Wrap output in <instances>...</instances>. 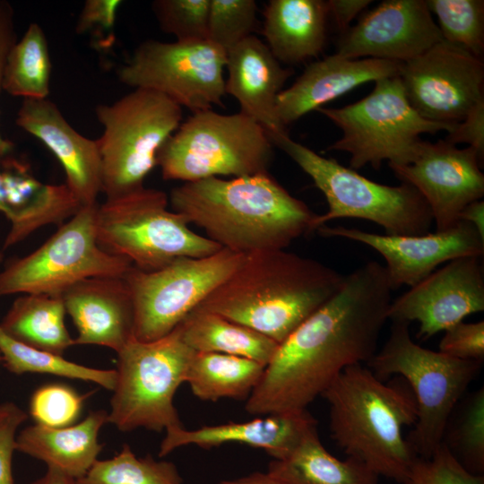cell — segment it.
Segmentation results:
<instances>
[{
	"label": "cell",
	"mask_w": 484,
	"mask_h": 484,
	"mask_svg": "<svg viewBox=\"0 0 484 484\" xmlns=\"http://www.w3.org/2000/svg\"><path fill=\"white\" fill-rule=\"evenodd\" d=\"M16 124L56 157L65 173V185L82 205L98 203L101 164L97 139L79 134L48 99H23Z\"/></svg>",
	"instance_id": "ffe728a7"
},
{
	"label": "cell",
	"mask_w": 484,
	"mask_h": 484,
	"mask_svg": "<svg viewBox=\"0 0 484 484\" xmlns=\"http://www.w3.org/2000/svg\"><path fill=\"white\" fill-rule=\"evenodd\" d=\"M457 145L466 143L473 148L483 162L484 158V99L475 105L466 117L444 139Z\"/></svg>",
	"instance_id": "7bdbcfd3"
},
{
	"label": "cell",
	"mask_w": 484,
	"mask_h": 484,
	"mask_svg": "<svg viewBox=\"0 0 484 484\" xmlns=\"http://www.w3.org/2000/svg\"><path fill=\"white\" fill-rule=\"evenodd\" d=\"M17 41L13 8L5 1H0V90L7 56ZM13 144L4 139L0 133V168L11 157Z\"/></svg>",
	"instance_id": "f6af8a7d"
},
{
	"label": "cell",
	"mask_w": 484,
	"mask_h": 484,
	"mask_svg": "<svg viewBox=\"0 0 484 484\" xmlns=\"http://www.w3.org/2000/svg\"><path fill=\"white\" fill-rule=\"evenodd\" d=\"M15 406L13 402H4L0 404V420L5 417Z\"/></svg>",
	"instance_id": "f907efd6"
},
{
	"label": "cell",
	"mask_w": 484,
	"mask_h": 484,
	"mask_svg": "<svg viewBox=\"0 0 484 484\" xmlns=\"http://www.w3.org/2000/svg\"><path fill=\"white\" fill-rule=\"evenodd\" d=\"M29 484H74V480L57 470L48 468L42 477Z\"/></svg>",
	"instance_id": "681fc988"
},
{
	"label": "cell",
	"mask_w": 484,
	"mask_h": 484,
	"mask_svg": "<svg viewBox=\"0 0 484 484\" xmlns=\"http://www.w3.org/2000/svg\"><path fill=\"white\" fill-rule=\"evenodd\" d=\"M317 231L323 237L350 239L377 251L385 261L384 266L393 290L416 285L443 263L466 256L480 257L484 253V238L463 220L444 231L411 236L381 235L326 225Z\"/></svg>",
	"instance_id": "ac0fdd59"
},
{
	"label": "cell",
	"mask_w": 484,
	"mask_h": 484,
	"mask_svg": "<svg viewBox=\"0 0 484 484\" xmlns=\"http://www.w3.org/2000/svg\"><path fill=\"white\" fill-rule=\"evenodd\" d=\"M400 484H484V478L468 471L442 441L428 458L416 459Z\"/></svg>",
	"instance_id": "ab89813d"
},
{
	"label": "cell",
	"mask_w": 484,
	"mask_h": 484,
	"mask_svg": "<svg viewBox=\"0 0 484 484\" xmlns=\"http://www.w3.org/2000/svg\"><path fill=\"white\" fill-rule=\"evenodd\" d=\"M0 355L4 367L15 375L49 374L92 382L110 391L116 385V369L94 368L69 361L63 356L23 344L6 334L1 327Z\"/></svg>",
	"instance_id": "d6a6232c"
},
{
	"label": "cell",
	"mask_w": 484,
	"mask_h": 484,
	"mask_svg": "<svg viewBox=\"0 0 484 484\" xmlns=\"http://www.w3.org/2000/svg\"><path fill=\"white\" fill-rule=\"evenodd\" d=\"M51 68L45 33L38 23H30L7 56L2 90L23 99H48Z\"/></svg>",
	"instance_id": "1f68e13d"
},
{
	"label": "cell",
	"mask_w": 484,
	"mask_h": 484,
	"mask_svg": "<svg viewBox=\"0 0 484 484\" xmlns=\"http://www.w3.org/2000/svg\"><path fill=\"white\" fill-rule=\"evenodd\" d=\"M402 63L375 59H350L337 53L311 63L276 99V116L287 126L322 108L359 85L399 74Z\"/></svg>",
	"instance_id": "7402d4cb"
},
{
	"label": "cell",
	"mask_w": 484,
	"mask_h": 484,
	"mask_svg": "<svg viewBox=\"0 0 484 484\" xmlns=\"http://www.w3.org/2000/svg\"><path fill=\"white\" fill-rule=\"evenodd\" d=\"M0 260H1V258H0ZM1 365H3V363H2V357L0 355V367H1Z\"/></svg>",
	"instance_id": "816d5d0a"
},
{
	"label": "cell",
	"mask_w": 484,
	"mask_h": 484,
	"mask_svg": "<svg viewBox=\"0 0 484 484\" xmlns=\"http://www.w3.org/2000/svg\"><path fill=\"white\" fill-rule=\"evenodd\" d=\"M82 204L65 184H45L29 168L10 157L0 168V212L11 227L4 242L6 249L41 227L62 225Z\"/></svg>",
	"instance_id": "603a6c76"
},
{
	"label": "cell",
	"mask_w": 484,
	"mask_h": 484,
	"mask_svg": "<svg viewBox=\"0 0 484 484\" xmlns=\"http://www.w3.org/2000/svg\"><path fill=\"white\" fill-rule=\"evenodd\" d=\"M445 41L483 59L484 1L427 0Z\"/></svg>",
	"instance_id": "e575fe53"
},
{
	"label": "cell",
	"mask_w": 484,
	"mask_h": 484,
	"mask_svg": "<svg viewBox=\"0 0 484 484\" xmlns=\"http://www.w3.org/2000/svg\"><path fill=\"white\" fill-rule=\"evenodd\" d=\"M273 146L290 156L324 194L328 211L316 215L314 230L341 218H356L380 225L387 235H421L433 223L430 208L411 185L387 186L323 157L295 142L288 134L270 138Z\"/></svg>",
	"instance_id": "5b68a950"
},
{
	"label": "cell",
	"mask_w": 484,
	"mask_h": 484,
	"mask_svg": "<svg viewBox=\"0 0 484 484\" xmlns=\"http://www.w3.org/2000/svg\"><path fill=\"white\" fill-rule=\"evenodd\" d=\"M176 465L151 455L137 457L128 445L107 460H97L74 484H182Z\"/></svg>",
	"instance_id": "836d02e7"
},
{
	"label": "cell",
	"mask_w": 484,
	"mask_h": 484,
	"mask_svg": "<svg viewBox=\"0 0 484 484\" xmlns=\"http://www.w3.org/2000/svg\"><path fill=\"white\" fill-rule=\"evenodd\" d=\"M169 203L208 238L242 255L285 249L314 231L317 215L268 172L185 182L172 189Z\"/></svg>",
	"instance_id": "7a4b0ae2"
},
{
	"label": "cell",
	"mask_w": 484,
	"mask_h": 484,
	"mask_svg": "<svg viewBox=\"0 0 484 484\" xmlns=\"http://www.w3.org/2000/svg\"><path fill=\"white\" fill-rule=\"evenodd\" d=\"M161 190L143 186L98 204V245L128 259L145 272L160 269L182 257H203L222 247L193 231L186 219L168 209Z\"/></svg>",
	"instance_id": "52a82bcc"
},
{
	"label": "cell",
	"mask_w": 484,
	"mask_h": 484,
	"mask_svg": "<svg viewBox=\"0 0 484 484\" xmlns=\"http://www.w3.org/2000/svg\"><path fill=\"white\" fill-rule=\"evenodd\" d=\"M393 289L370 261L344 276L340 290L282 342L246 400L252 415L306 410L348 367L368 363L388 320Z\"/></svg>",
	"instance_id": "6da1fadb"
},
{
	"label": "cell",
	"mask_w": 484,
	"mask_h": 484,
	"mask_svg": "<svg viewBox=\"0 0 484 484\" xmlns=\"http://www.w3.org/2000/svg\"><path fill=\"white\" fill-rule=\"evenodd\" d=\"M344 276L285 249L254 252L198 307L280 344L340 290Z\"/></svg>",
	"instance_id": "3957f363"
},
{
	"label": "cell",
	"mask_w": 484,
	"mask_h": 484,
	"mask_svg": "<svg viewBox=\"0 0 484 484\" xmlns=\"http://www.w3.org/2000/svg\"><path fill=\"white\" fill-rule=\"evenodd\" d=\"M122 3L120 0H87L78 17L76 33H92L99 38L107 34L114 40L112 33ZM104 40L105 45L108 44L105 36Z\"/></svg>",
	"instance_id": "b9f144b4"
},
{
	"label": "cell",
	"mask_w": 484,
	"mask_h": 484,
	"mask_svg": "<svg viewBox=\"0 0 484 484\" xmlns=\"http://www.w3.org/2000/svg\"><path fill=\"white\" fill-rule=\"evenodd\" d=\"M218 484H286V483L272 476L268 472H265V473L255 472L242 478L230 480H224Z\"/></svg>",
	"instance_id": "c3c4849f"
},
{
	"label": "cell",
	"mask_w": 484,
	"mask_h": 484,
	"mask_svg": "<svg viewBox=\"0 0 484 484\" xmlns=\"http://www.w3.org/2000/svg\"><path fill=\"white\" fill-rule=\"evenodd\" d=\"M409 324L393 322L388 339L367 365L381 380L397 375L410 386L417 420L407 440L418 457L428 458L442 443L449 419L482 362L419 346L412 340Z\"/></svg>",
	"instance_id": "8992f818"
},
{
	"label": "cell",
	"mask_w": 484,
	"mask_h": 484,
	"mask_svg": "<svg viewBox=\"0 0 484 484\" xmlns=\"http://www.w3.org/2000/svg\"><path fill=\"white\" fill-rule=\"evenodd\" d=\"M91 393L79 394L64 384L45 385L31 395L30 413L38 425L48 428L70 426L79 418L83 402Z\"/></svg>",
	"instance_id": "f35d334b"
},
{
	"label": "cell",
	"mask_w": 484,
	"mask_h": 484,
	"mask_svg": "<svg viewBox=\"0 0 484 484\" xmlns=\"http://www.w3.org/2000/svg\"><path fill=\"white\" fill-rule=\"evenodd\" d=\"M1 255H1V252H0V258H1Z\"/></svg>",
	"instance_id": "f5cc1de1"
},
{
	"label": "cell",
	"mask_w": 484,
	"mask_h": 484,
	"mask_svg": "<svg viewBox=\"0 0 484 484\" xmlns=\"http://www.w3.org/2000/svg\"><path fill=\"white\" fill-rule=\"evenodd\" d=\"M459 220L472 225L480 236L484 238V202L476 200L466 205L459 215Z\"/></svg>",
	"instance_id": "7dc6e473"
},
{
	"label": "cell",
	"mask_w": 484,
	"mask_h": 484,
	"mask_svg": "<svg viewBox=\"0 0 484 484\" xmlns=\"http://www.w3.org/2000/svg\"><path fill=\"white\" fill-rule=\"evenodd\" d=\"M446 432V431H445ZM443 442L471 472L484 470V388L471 393L462 402Z\"/></svg>",
	"instance_id": "d590c367"
},
{
	"label": "cell",
	"mask_w": 484,
	"mask_h": 484,
	"mask_svg": "<svg viewBox=\"0 0 484 484\" xmlns=\"http://www.w3.org/2000/svg\"><path fill=\"white\" fill-rule=\"evenodd\" d=\"M478 152L441 139L423 141L416 159L407 165L389 164L394 175L414 186L427 201L436 231L455 226L463 208L484 194V175Z\"/></svg>",
	"instance_id": "2e32d148"
},
{
	"label": "cell",
	"mask_w": 484,
	"mask_h": 484,
	"mask_svg": "<svg viewBox=\"0 0 484 484\" xmlns=\"http://www.w3.org/2000/svg\"><path fill=\"white\" fill-rule=\"evenodd\" d=\"M441 40L426 0H385L341 35L336 53L405 63Z\"/></svg>",
	"instance_id": "d6986e66"
},
{
	"label": "cell",
	"mask_w": 484,
	"mask_h": 484,
	"mask_svg": "<svg viewBox=\"0 0 484 484\" xmlns=\"http://www.w3.org/2000/svg\"><path fill=\"white\" fill-rule=\"evenodd\" d=\"M211 0H156L151 7L160 30L177 41L208 40Z\"/></svg>",
	"instance_id": "74e56055"
},
{
	"label": "cell",
	"mask_w": 484,
	"mask_h": 484,
	"mask_svg": "<svg viewBox=\"0 0 484 484\" xmlns=\"http://www.w3.org/2000/svg\"><path fill=\"white\" fill-rule=\"evenodd\" d=\"M371 0H329L326 1L328 15H331L341 35L350 28L351 22L362 13Z\"/></svg>",
	"instance_id": "bcb514c9"
},
{
	"label": "cell",
	"mask_w": 484,
	"mask_h": 484,
	"mask_svg": "<svg viewBox=\"0 0 484 484\" xmlns=\"http://www.w3.org/2000/svg\"><path fill=\"white\" fill-rule=\"evenodd\" d=\"M61 298L78 332L75 345H99L117 352L134 338V305L124 276L84 279Z\"/></svg>",
	"instance_id": "44dd1931"
},
{
	"label": "cell",
	"mask_w": 484,
	"mask_h": 484,
	"mask_svg": "<svg viewBox=\"0 0 484 484\" xmlns=\"http://www.w3.org/2000/svg\"><path fill=\"white\" fill-rule=\"evenodd\" d=\"M65 313L61 296L23 294L13 302L0 327L23 344L63 356L74 345L65 324Z\"/></svg>",
	"instance_id": "f546056e"
},
{
	"label": "cell",
	"mask_w": 484,
	"mask_h": 484,
	"mask_svg": "<svg viewBox=\"0 0 484 484\" xmlns=\"http://www.w3.org/2000/svg\"><path fill=\"white\" fill-rule=\"evenodd\" d=\"M264 367L253 359L239 356L194 351L185 382L194 395L203 401L247 400L258 385Z\"/></svg>",
	"instance_id": "4dcf8cb0"
},
{
	"label": "cell",
	"mask_w": 484,
	"mask_h": 484,
	"mask_svg": "<svg viewBox=\"0 0 484 484\" xmlns=\"http://www.w3.org/2000/svg\"><path fill=\"white\" fill-rule=\"evenodd\" d=\"M439 342L441 353L462 360L482 362L484 359V322L463 321L444 331Z\"/></svg>",
	"instance_id": "60d3db41"
},
{
	"label": "cell",
	"mask_w": 484,
	"mask_h": 484,
	"mask_svg": "<svg viewBox=\"0 0 484 484\" xmlns=\"http://www.w3.org/2000/svg\"><path fill=\"white\" fill-rule=\"evenodd\" d=\"M98 203L76 214L30 254L13 260L0 272V296H61L73 284L96 276H124L133 266L122 256L104 251L97 242Z\"/></svg>",
	"instance_id": "7c38bea8"
},
{
	"label": "cell",
	"mask_w": 484,
	"mask_h": 484,
	"mask_svg": "<svg viewBox=\"0 0 484 484\" xmlns=\"http://www.w3.org/2000/svg\"><path fill=\"white\" fill-rule=\"evenodd\" d=\"M95 112L103 127L97 139L101 193L110 199L142 188L160 148L179 127L182 108L159 92L134 89Z\"/></svg>",
	"instance_id": "9c48e42d"
},
{
	"label": "cell",
	"mask_w": 484,
	"mask_h": 484,
	"mask_svg": "<svg viewBox=\"0 0 484 484\" xmlns=\"http://www.w3.org/2000/svg\"><path fill=\"white\" fill-rule=\"evenodd\" d=\"M316 111L342 132L326 151L348 152L354 170L367 164L379 169L384 160L388 165L410 164L420 150V134L454 128L423 118L408 101L398 75L376 80L373 91L357 102Z\"/></svg>",
	"instance_id": "30bf717a"
},
{
	"label": "cell",
	"mask_w": 484,
	"mask_h": 484,
	"mask_svg": "<svg viewBox=\"0 0 484 484\" xmlns=\"http://www.w3.org/2000/svg\"><path fill=\"white\" fill-rule=\"evenodd\" d=\"M26 419V413L15 404L0 420V484H13L12 460L16 450L17 430Z\"/></svg>",
	"instance_id": "ee69618b"
},
{
	"label": "cell",
	"mask_w": 484,
	"mask_h": 484,
	"mask_svg": "<svg viewBox=\"0 0 484 484\" xmlns=\"http://www.w3.org/2000/svg\"><path fill=\"white\" fill-rule=\"evenodd\" d=\"M272 154V143L255 120L205 109L180 124L160 148L157 166L167 180L240 177L268 172Z\"/></svg>",
	"instance_id": "ba28073f"
},
{
	"label": "cell",
	"mask_w": 484,
	"mask_h": 484,
	"mask_svg": "<svg viewBox=\"0 0 484 484\" xmlns=\"http://www.w3.org/2000/svg\"><path fill=\"white\" fill-rule=\"evenodd\" d=\"M225 92L240 112L258 123L269 138L288 134L276 116V99L293 71L281 66L262 40L252 35L227 53Z\"/></svg>",
	"instance_id": "cb8c5ba5"
},
{
	"label": "cell",
	"mask_w": 484,
	"mask_h": 484,
	"mask_svg": "<svg viewBox=\"0 0 484 484\" xmlns=\"http://www.w3.org/2000/svg\"><path fill=\"white\" fill-rule=\"evenodd\" d=\"M332 438L347 457L402 483L418 458L404 438L417 420L415 397L402 378L384 383L364 364L346 367L321 395Z\"/></svg>",
	"instance_id": "277c9868"
},
{
	"label": "cell",
	"mask_w": 484,
	"mask_h": 484,
	"mask_svg": "<svg viewBox=\"0 0 484 484\" xmlns=\"http://www.w3.org/2000/svg\"><path fill=\"white\" fill-rule=\"evenodd\" d=\"M226 248L203 257H182L154 271L134 265L124 275L134 314V337L141 341L172 332L242 263Z\"/></svg>",
	"instance_id": "4fadbf2b"
},
{
	"label": "cell",
	"mask_w": 484,
	"mask_h": 484,
	"mask_svg": "<svg viewBox=\"0 0 484 484\" xmlns=\"http://www.w3.org/2000/svg\"><path fill=\"white\" fill-rule=\"evenodd\" d=\"M406 98L425 119L454 126L484 99V63L465 49L437 42L402 64Z\"/></svg>",
	"instance_id": "9a60e30c"
},
{
	"label": "cell",
	"mask_w": 484,
	"mask_h": 484,
	"mask_svg": "<svg viewBox=\"0 0 484 484\" xmlns=\"http://www.w3.org/2000/svg\"><path fill=\"white\" fill-rule=\"evenodd\" d=\"M316 419L306 409L195 429L179 427L166 432L159 456H165L186 445H193L206 449L238 443L262 448L274 460H279L290 454L306 433L316 427Z\"/></svg>",
	"instance_id": "d4e9b609"
},
{
	"label": "cell",
	"mask_w": 484,
	"mask_h": 484,
	"mask_svg": "<svg viewBox=\"0 0 484 484\" xmlns=\"http://www.w3.org/2000/svg\"><path fill=\"white\" fill-rule=\"evenodd\" d=\"M263 34L281 63L297 65L316 57L326 40L328 8L323 0H271Z\"/></svg>",
	"instance_id": "4316f807"
},
{
	"label": "cell",
	"mask_w": 484,
	"mask_h": 484,
	"mask_svg": "<svg viewBox=\"0 0 484 484\" xmlns=\"http://www.w3.org/2000/svg\"><path fill=\"white\" fill-rule=\"evenodd\" d=\"M478 256L447 262L405 293L392 300L388 319L417 321L418 337L428 339L484 310L483 268Z\"/></svg>",
	"instance_id": "e0dca14e"
},
{
	"label": "cell",
	"mask_w": 484,
	"mask_h": 484,
	"mask_svg": "<svg viewBox=\"0 0 484 484\" xmlns=\"http://www.w3.org/2000/svg\"><path fill=\"white\" fill-rule=\"evenodd\" d=\"M194 353L177 326L154 341H129L117 352L108 422L121 431L168 432L183 427L173 400Z\"/></svg>",
	"instance_id": "8fae6325"
},
{
	"label": "cell",
	"mask_w": 484,
	"mask_h": 484,
	"mask_svg": "<svg viewBox=\"0 0 484 484\" xmlns=\"http://www.w3.org/2000/svg\"><path fill=\"white\" fill-rule=\"evenodd\" d=\"M254 0H211L208 40L226 53L252 36L256 28Z\"/></svg>",
	"instance_id": "8d00e7d4"
},
{
	"label": "cell",
	"mask_w": 484,
	"mask_h": 484,
	"mask_svg": "<svg viewBox=\"0 0 484 484\" xmlns=\"http://www.w3.org/2000/svg\"><path fill=\"white\" fill-rule=\"evenodd\" d=\"M227 53L210 40L171 43L148 39L117 71L134 89L159 92L193 113L223 107Z\"/></svg>",
	"instance_id": "5bb4252c"
},
{
	"label": "cell",
	"mask_w": 484,
	"mask_h": 484,
	"mask_svg": "<svg viewBox=\"0 0 484 484\" xmlns=\"http://www.w3.org/2000/svg\"><path fill=\"white\" fill-rule=\"evenodd\" d=\"M195 352H217L253 359L266 367L278 343L253 329L196 307L177 325Z\"/></svg>",
	"instance_id": "f1b7e54d"
},
{
	"label": "cell",
	"mask_w": 484,
	"mask_h": 484,
	"mask_svg": "<svg viewBox=\"0 0 484 484\" xmlns=\"http://www.w3.org/2000/svg\"><path fill=\"white\" fill-rule=\"evenodd\" d=\"M107 422L108 413L99 410L81 422L63 428L34 424L17 434L16 450L77 480L98 460L103 447L98 440L99 432Z\"/></svg>",
	"instance_id": "484cf974"
},
{
	"label": "cell",
	"mask_w": 484,
	"mask_h": 484,
	"mask_svg": "<svg viewBox=\"0 0 484 484\" xmlns=\"http://www.w3.org/2000/svg\"><path fill=\"white\" fill-rule=\"evenodd\" d=\"M268 473L286 484H378V476L359 461L340 460L321 443L316 427L309 429L286 457L272 460Z\"/></svg>",
	"instance_id": "83f0119b"
}]
</instances>
